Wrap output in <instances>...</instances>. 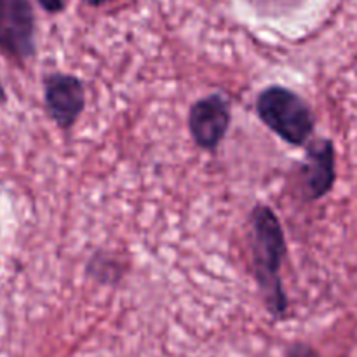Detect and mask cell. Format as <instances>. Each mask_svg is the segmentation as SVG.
Masks as SVG:
<instances>
[{
  "mask_svg": "<svg viewBox=\"0 0 357 357\" xmlns=\"http://www.w3.org/2000/svg\"><path fill=\"white\" fill-rule=\"evenodd\" d=\"M251 248L255 279L265 307L278 319L284 317L288 310V296L282 288L281 267L288 250L281 222L265 204H257L251 211Z\"/></svg>",
  "mask_w": 357,
  "mask_h": 357,
  "instance_id": "6da1fadb",
  "label": "cell"
},
{
  "mask_svg": "<svg viewBox=\"0 0 357 357\" xmlns=\"http://www.w3.org/2000/svg\"><path fill=\"white\" fill-rule=\"evenodd\" d=\"M257 114L271 131L295 146L309 143L316 128L310 105L298 93L282 86H271L258 94Z\"/></svg>",
  "mask_w": 357,
  "mask_h": 357,
  "instance_id": "7a4b0ae2",
  "label": "cell"
},
{
  "mask_svg": "<svg viewBox=\"0 0 357 357\" xmlns=\"http://www.w3.org/2000/svg\"><path fill=\"white\" fill-rule=\"evenodd\" d=\"M0 49L16 59L35 54V14L28 0H0Z\"/></svg>",
  "mask_w": 357,
  "mask_h": 357,
  "instance_id": "3957f363",
  "label": "cell"
},
{
  "mask_svg": "<svg viewBox=\"0 0 357 357\" xmlns=\"http://www.w3.org/2000/svg\"><path fill=\"white\" fill-rule=\"evenodd\" d=\"M232 121L230 103L223 94H209L190 107L188 129L195 145L202 150H216L225 138Z\"/></svg>",
  "mask_w": 357,
  "mask_h": 357,
  "instance_id": "277c9868",
  "label": "cell"
},
{
  "mask_svg": "<svg viewBox=\"0 0 357 357\" xmlns=\"http://www.w3.org/2000/svg\"><path fill=\"white\" fill-rule=\"evenodd\" d=\"M337 180V152L330 138H316L307 145L300 167V183L305 201H319L331 192Z\"/></svg>",
  "mask_w": 357,
  "mask_h": 357,
  "instance_id": "5b68a950",
  "label": "cell"
},
{
  "mask_svg": "<svg viewBox=\"0 0 357 357\" xmlns=\"http://www.w3.org/2000/svg\"><path fill=\"white\" fill-rule=\"evenodd\" d=\"M44 101L49 117L58 128L70 129L86 107L82 80L68 73H51L44 79Z\"/></svg>",
  "mask_w": 357,
  "mask_h": 357,
  "instance_id": "8992f818",
  "label": "cell"
},
{
  "mask_svg": "<svg viewBox=\"0 0 357 357\" xmlns=\"http://www.w3.org/2000/svg\"><path fill=\"white\" fill-rule=\"evenodd\" d=\"M284 357H321V356L317 354L316 349L310 347V345L302 344V342H296V344L289 345Z\"/></svg>",
  "mask_w": 357,
  "mask_h": 357,
  "instance_id": "52a82bcc",
  "label": "cell"
},
{
  "mask_svg": "<svg viewBox=\"0 0 357 357\" xmlns=\"http://www.w3.org/2000/svg\"><path fill=\"white\" fill-rule=\"evenodd\" d=\"M38 2L49 13H59L65 7V0H38Z\"/></svg>",
  "mask_w": 357,
  "mask_h": 357,
  "instance_id": "ba28073f",
  "label": "cell"
},
{
  "mask_svg": "<svg viewBox=\"0 0 357 357\" xmlns=\"http://www.w3.org/2000/svg\"><path fill=\"white\" fill-rule=\"evenodd\" d=\"M84 2L89 3V6H101V3L110 2V0H84Z\"/></svg>",
  "mask_w": 357,
  "mask_h": 357,
  "instance_id": "9c48e42d",
  "label": "cell"
}]
</instances>
